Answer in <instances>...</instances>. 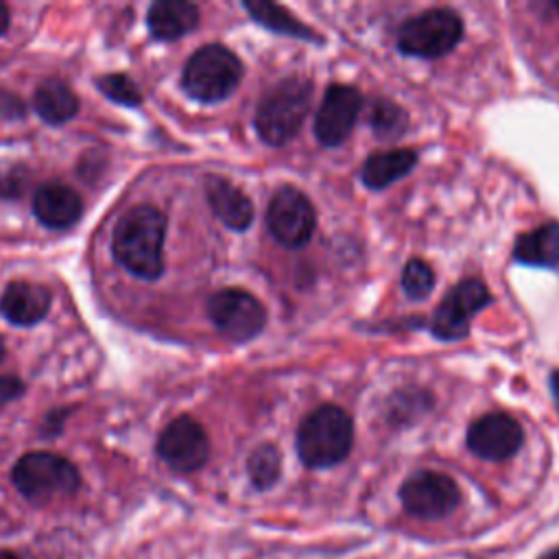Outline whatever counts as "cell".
<instances>
[{
	"label": "cell",
	"instance_id": "6da1fadb",
	"mask_svg": "<svg viewBox=\"0 0 559 559\" xmlns=\"http://www.w3.org/2000/svg\"><path fill=\"white\" fill-rule=\"evenodd\" d=\"M164 212L153 205H138L118 221L111 249L129 273L142 280H157L164 271Z\"/></svg>",
	"mask_w": 559,
	"mask_h": 559
},
{
	"label": "cell",
	"instance_id": "7a4b0ae2",
	"mask_svg": "<svg viewBox=\"0 0 559 559\" xmlns=\"http://www.w3.org/2000/svg\"><path fill=\"white\" fill-rule=\"evenodd\" d=\"M312 98V83L304 76L277 81L260 98L255 109V131L271 146H284L301 129Z\"/></svg>",
	"mask_w": 559,
	"mask_h": 559
},
{
	"label": "cell",
	"instance_id": "3957f363",
	"mask_svg": "<svg viewBox=\"0 0 559 559\" xmlns=\"http://www.w3.org/2000/svg\"><path fill=\"white\" fill-rule=\"evenodd\" d=\"M354 443L352 417L334 406L325 404L304 417L297 430V452L308 467H330L341 463Z\"/></svg>",
	"mask_w": 559,
	"mask_h": 559
},
{
	"label": "cell",
	"instance_id": "277c9868",
	"mask_svg": "<svg viewBox=\"0 0 559 559\" xmlns=\"http://www.w3.org/2000/svg\"><path fill=\"white\" fill-rule=\"evenodd\" d=\"M11 478L17 491L35 504H46L59 498H68L81 485V476L76 467L68 459L52 452L24 454L13 465Z\"/></svg>",
	"mask_w": 559,
	"mask_h": 559
},
{
	"label": "cell",
	"instance_id": "5b68a950",
	"mask_svg": "<svg viewBox=\"0 0 559 559\" xmlns=\"http://www.w3.org/2000/svg\"><path fill=\"white\" fill-rule=\"evenodd\" d=\"M242 79L240 59L221 44L201 46L183 68V90L201 103H218L227 98Z\"/></svg>",
	"mask_w": 559,
	"mask_h": 559
},
{
	"label": "cell",
	"instance_id": "8992f818",
	"mask_svg": "<svg viewBox=\"0 0 559 559\" xmlns=\"http://www.w3.org/2000/svg\"><path fill=\"white\" fill-rule=\"evenodd\" d=\"M463 37V22L452 9H428L406 20L397 31V48L404 55L437 59L448 55Z\"/></svg>",
	"mask_w": 559,
	"mask_h": 559
},
{
	"label": "cell",
	"instance_id": "52a82bcc",
	"mask_svg": "<svg viewBox=\"0 0 559 559\" xmlns=\"http://www.w3.org/2000/svg\"><path fill=\"white\" fill-rule=\"evenodd\" d=\"M214 328L234 343L251 341L266 325V310L258 297L242 288H223L207 299Z\"/></svg>",
	"mask_w": 559,
	"mask_h": 559
},
{
	"label": "cell",
	"instance_id": "ba28073f",
	"mask_svg": "<svg viewBox=\"0 0 559 559\" xmlns=\"http://www.w3.org/2000/svg\"><path fill=\"white\" fill-rule=\"evenodd\" d=\"M266 227L282 247L299 249L308 245L317 227L310 199L295 186H282L269 201Z\"/></svg>",
	"mask_w": 559,
	"mask_h": 559
},
{
	"label": "cell",
	"instance_id": "9c48e42d",
	"mask_svg": "<svg viewBox=\"0 0 559 559\" xmlns=\"http://www.w3.org/2000/svg\"><path fill=\"white\" fill-rule=\"evenodd\" d=\"M489 304L491 293L483 280H463L437 306L430 319V330L441 341H459L467 336L474 314Z\"/></svg>",
	"mask_w": 559,
	"mask_h": 559
},
{
	"label": "cell",
	"instance_id": "30bf717a",
	"mask_svg": "<svg viewBox=\"0 0 559 559\" xmlns=\"http://www.w3.org/2000/svg\"><path fill=\"white\" fill-rule=\"evenodd\" d=\"M400 500L411 515L439 520L459 507L461 491L450 476L421 469L404 480L400 487Z\"/></svg>",
	"mask_w": 559,
	"mask_h": 559
},
{
	"label": "cell",
	"instance_id": "8fae6325",
	"mask_svg": "<svg viewBox=\"0 0 559 559\" xmlns=\"http://www.w3.org/2000/svg\"><path fill=\"white\" fill-rule=\"evenodd\" d=\"M157 454L170 469L188 474L205 465L210 456V441L197 419L181 415L162 430L157 439Z\"/></svg>",
	"mask_w": 559,
	"mask_h": 559
},
{
	"label": "cell",
	"instance_id": "7c38bea8",
	"mask_svg": "<svg viewBox=\"0 0 559 559\" xmlns=\"http://www.w3.org/2000/svg\"><path fill=\"white\" fill-rule=\"evenodd\" d=\"M362 109V96L352 85H330L314 116V135L323 146H338L352 133Z\"/></svg>",
	"mask_w": 559,
	"mask_h": 559
},
{
	"label": "cell",
	"instance_id": "4fadbf2b",
	"mask_svg": "<svg viewBox=\"0 0 559 559\" xmlns=\"http://www.w3.org/2000/svg\"><path fill=\"white\" fill-rule=\"evenodd\" d=\"M524 441L522 426L509 413L480 415L467 428V448L487 461H504L513 456Z\"/></svg>",
	"mask_w": 559,
	"mask_h": 559
},
{
	"label": "cell",
	"instance_id": "5bb4252c",
	"mask_svg": "<svg viewBox=\"0 0 559 559\" xmlns=\"http://www.w3.org/2000/svg\"><path fill=\"white\" fill-rule=\"evenodd\" d=\"M33 212L39 223L52 229L72 227L83 214V201L79 192L59 181L41 183L33 197Z\"/></svg>",
	"mask_w": 559,
	"mask_h": 559
},
{
	"label": "cell",
	"instance_id": "9a60e30c",
	"mask_svg": "<svg viewBox=\"0 0 559 559\" xmlns=\"http://www.w3.org/2000/svg\"><path fill=\"white\" fill-rule=\"evenodd\" d=\"M50 308V293L33 282H11L0 297V312L15 325H35Z\"/></svg>",
	"mask_w": 559,
	"mask_h": 559
},
{
	"label": "cell",
	"instance_id": "2e32d148",
	"mask_svg": "<svg viewBox=\"0 0 559 559\" xmlns=\"http://www.w3.org/2000/svg\"><path fill=\"white\" fill-rule=\"evenodd\" d=\"M205 197L216 214V218L227 225L229 229L242 231L253 221V205L251 201L227 179L210 175L205 179Z\"/></svg>",
	"mask_w": 559,
	"mask_h": 559
},
{
	"label": "cell",
	"instance_id": "e0dca14e",
	"mask_svg": "<svg viewBox=\"0 0 559 559\" xmlns=\"http://www.w3.org/2000/svg\"><path fill=\"white\" fill-rule=\"evenodd\" d=\"M146 24L153 37L162 41H173L197 28L199 9L186 0H159L151 4Z\"/></svg>",
	"mask_w": 559,
	"mask_h": 559
},
{
	"label": "cell",
	"instance_id": "ac0fdd59",
	"mask_svg": "<svg viewBox=\"0 0 559 559\" xmlns=\"http://www.w3.org/2000/svg\"><path fill=\"white\" fill-rule=\"evenodd\" d=\"M513 260L528 266L557 269L559 266V223L550 221L539 225L537 229L520 234L513 245Z\"/></svg>",
	"mask_w": 559,
	"mask_h": 559
},
{
	"label": "cell",
	"instance_id": "d6986e66",
	"mask_svg": "<svg viewBox=\"0 0 559 559\" xmlns=\"http://www.w3.org/2000/svg\"><path fill=\"white\" fill-rule=\"evenodd\" d=\"M417 164V153L411 148L380 151L367 157L360 170V179L371 190H382L393 181L406 177Z\"/></svg>",
	"mask_w": 559,
	"mask_h": 559
},
{
	"label": "cell",
	"instance_id": "ffe728a7",
	"mask_svg": "<svg viewBox=\"0 0 559 559\" xmlns=\"http://www.w3.org/2000/svg\"><path fill=\"white\" fill-rule=\"evenodd\" d=\"M33 107L37 116L48 124H63L76 114L79 100L66 81L52 76L37 85L33 94Z\"/></svg>",
	"mask_w": 559,
	"mask_h": 559
},
{
	"label": "cell",
	"instance_id": "44dd1931",
	"mask_svg": "<svg viewBox=\"0 0 559 559\" xmlns=\"http://www.w3.org/2000/svg\"><path fill=\"white\" fill-rule=\"evenodd\" d=\"M242 7L249 11V15L258 24H262L269 31L282 33V35H288V37L321 41L314 31H310L306 24H301L293 13H288L280 4H273V2H245Z\"/></svg>",
	"mask_w": 559,
	"mask_h": 559
},
{
	"label": "cell",
	"instance_id": "7402d4cb",
	"mask_svg": "<svg viewBox=\"0 0 559 559\" xmlns=\"http://www.w3.org/2000/svg\"><path fill=\"white\" fill-rule=\"evenodd\" d=\"M247 472H249V478L253 483L255 489H269L275 485V480L280 478V472H282V456H280V450L271 443H262L258 445L249 461H247Z\"/></svg>",
	"mask_w": 559,
	"mask_h": 559
},
{
	"label": "cell",
	"instance_id": "603a6c76",
	"mask_svg": "<svg viewBox=\"0 0 559 559\" xmlns=\"http://www.w3.org/2000/svg\"><path fill=\"white\" fill-rule=\"evenodd\" d=\"M408 127L406 114L391 100H378L371 111V129L380 140H393Z\"/></svg>",
	"mask_w": 559,
	"mask_h": 559
},
{
	"label": "cell",
	"instance_id": "cb8c5ba5",
	"mask_svg": "<svg viewBox=\"0 0 559 559\" xmlns=\"http://www.w3.org/2000/svg\"><path fill=\"white\" fill-rule=\"evenodd\" d=\"M402 288L411 299H424L435 288V271L428 262L413 258L402 271Z\"/></svg>",
	"mask_w": 559,
	"mask_h": 559
},
{
	"label": "cell",
	"instance_id": "d4e9b609",
	"mask_svg": "<svg viewBox=\"0 0 559 559\" xmlns=\"http://www.w3.org/2000/svg\"><path fill=\"white\" fill-rule=\"evenodd\" d=\"M96 85L107 98H111L116 103H122L129 107L142 103V94H140L138 85L127 74H105L96 81Z\"/></svg>",
	"mask_w": 559,
	"mask_h": 559
},
{
	"label": "cell",
	"instance_id": "484cf974",
	"mask_svg": "<svg viewBox=\"0 0 559 559\" xmlns=\"http://www.w3.org/2000/svg\"><path fill=\"white\" fill-rule=\"evenodd\" d=\"M24 179H26V175H17V168H13V170L0 168V194L2 197H17V194H22Z\"/></svg>",
	"mask_w": 559,
	"mask_h": 559
},
{
	"label": "cell",
	"instance_id": "4316f807",
	"mask_svg": "<svg viewBox=\"0 0 559 559\" xmlns=\"http://www.w3.org/2000/svg\"><path fill=\"white\" fill-rule=\"evenodd\" d=\"M24 393V382L15 376H0V406L9 404L11 400Z\"/></svg>",
	"mask_w": 559,
	"mask_h": 559
},
{
	"label": "cell",
	"instance_id": "83f0119b",
	"mask_svg": "<svg viewBox=\"0 0 559 559\" xmlns=\"http://www.w3.org/2000/svg\"><path fill=\"white\" fill-rule=\"evenodd\" d=\"M550 391H552V397H555V404L559 411V371L550 373Z\"/></svg>",
	"mask_w": 559,
	"mask_h": 559
},
{
	"label": "cell",
	"instance_id": "f1b7e54d",
	"mask_svg": "<svg viewBox=\"0 0 559 559\" xmlns=\"http://www.w3.org/2000/svg\"><path fill=\"white\" fill-rule=\"evenodd\" d=\"M7 28H9V9L0 2V35H4Z\"/></svg>",
	"mask_w": 559,
	"mask_h": 559
},
{
	"label": "cell",
	"instance_id": "f546056e",
	"mask_svg": "<svg viewBox=\"0 0 559 559\" xmlns=\"http://www.w3.org/2000/svg\"><path fill=\"white\" fill-rule=\"evenodd\" d=\"M0 559H28L26 555H22V552H15V550H7V548H2L0 550Z\"/></svg>",
	"mask_w": 559,
	"mask_h": 559
},
{
	"label": "cell",
	"instance_id": "4dcf8cb0",
	"mask_svg": "<svg viewBox=\"0 0 559 559\" xmlns=\"http://www.w3.org/2000/svg\"><path fill=\"white\" fill-rule=\"evenodd\" d=\"M539 559H559V546L557 548H552L550 552H546V555H542Z\"/></svg>",
	"mask_w": 559,
	"mask_h": 559
},
{
	"label": "cell",
	"instance_id": "1f68e13d",
	"mask_svg": "<svg viewBox=\"0 0 559 559\" xmlns=\"http://www.w3.org/2000/svg\"><path fill=\"white\" fill-rule=\"evenodd\" d=\"M4 358V341H2V336H0V360Z\"/></svg>",
	"mask_w": 559,
	"mask_h": 559
},
{
	"label": "cell",
	"instance_id": "d6a6232c",
	"mask_svg": "<svg viewBox=\"0 0 559 559\" xmlns=\"http://www.w3.org/2000/svg\"><path fill=\"white\" fill-rule=\"evenodd\" d=\"M552 9L559 13V0H557V2H552Z\"/></svg>",
	"mask_w": 559,
	"mask_h": 559
}]
</instances>
